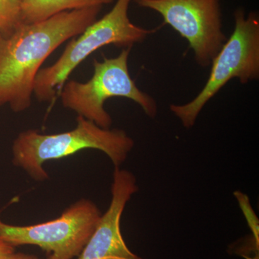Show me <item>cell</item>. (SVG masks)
Returning a JSON list of instances; mask_svg holds the SVG:
<instances>
[{
	"instance_id": "9",
	"label": "cell",
	"mask_w": 259,
	"mask_h": 259,
	"mask_svg": "<svg viewBox=\"0 0 259 259\" xmlns=\"http://www.w3.org/2000/svg\"><path fill=\"white\" fill-rule=\"evenodd\" d=\"M113 0H24L22 21L30 24L42 21L54 15L84 8L110 4Z\"/></svg>"
},
{
	"instance_id": "12",
	"label": "cell",
	"mask_w": 259,
	"mask_h": 259,
	"mask_svg": "<svg viewBox=\"0 0 259 259\" xmlns=\"http://www.w3.org/2000/svg\"><path fill=\"white\" fill-rule=\"evenodd\" d=\"M6 259H41L36 255L32 254H28L25 253H13V254L10 255Z\"/></svg>"
},
{
	"instance_id": "1",
	"label": "cell",
	"mask_w": 259,
	"mask_h": 259,
	"mask_svg": "<svg viewBox=\"0 0 259 259\" xmlns=\"http://www.w3.org/2000/svg\"><path fill=\"white\" fill-rule=\"evenodd\" d=\"M102 9L63 12L37 23L22 24L9 37L0 35V107L9 105L17 113L28 110L44 61L95 23Z\"/></svg>"
},
{
	"instance_id": "2",
	"label": "cell",
	"mask_w": 259,
	"mask_h": 259,
	"mask_svg": "<svg viewBox=\"0 0 259 259\" xmlns=\"http://www.w3.org/2000/svg\"><path fill=\"white\" fill-rule=\"evenodd\" d=\"M135 146L132 138L123 130L103 128L81 116L71 131L56 134H42L35 130L20 133L12 146L13 163L37 182L49 179L44 165L47 161L72 156L79 151H102L120 167Z\"/></svg>"
},
{
	"instance_id": "5",
	"label": "cell",
	"mask_w": 259,
	"mask_h": 259,
	"mask_svg": "<svg viewBox=\"0 0 259 259\" xmlns=\"http://www.w3.org/2000/svg\"><path fill=\"white\" fill-rule=\"evenodd\" d=\"M234 29L211 62L207 82L192 101L170 105L174 114L185 128L193 127L197 117L209 100L231 80L241 83L259 79V15L246 14L243 8L234 12Z\"/></svg>"
},
{
	"instance_id": "6",
	"label": "cell",
	"mask_w": 259,
	"mask_h": 259,
	"mask_svg": "<svg viewBox=\"0 0 259 259\" xmlns=\"http://www.w3.org/2000/svg\"><path fill=\"white\" fill-rule=\"evenodd\" d=\"M102 213L97 204L81 199L65 209L60 217L31 226L7 224L0 219V239L16 248L36 245L47 259L77 258L96 229Z\"/></svg>"
},
{
	"instance_id": "4",
	"label": "cell",
	"mask_w": 259,
	"mask_h": 259,
	"mask_svg": "<svg viewBox=\"0 0 259 259\" xmlns=\"http://www.w3.org/2000/svg\"><path fill=\"white\" fill-rule=\"evenodd\" d=\"M131 49H122L115 57L94 59L93 75L86 82L66 81L58 95L63 107L100 127L111 128L112 118L104 105L109 99L122 97L136 102L148 117L154 118L158 114L157 102L141 91L130 74Z\"/></svg>"
},
{
	"instance_id": "11",
	"label": "cell",
	"mask_w": 259,
	"mask_h": 259,
	"mask_svg": "<svg viewBox=\"0 0 259 259\" xmlns=\"http://www.w3.org/2000/svg\"><path fill=\"white\" fill-rule=\"evenodd\" d=\"M15 252V247L0 239V259H6Z\"/></svg>"
},
{
	"instance_id": "3",
	"label": "cell",
	"mask_w": 259,
	"mask_h": 259,
	"mask_svg": "<svg viewBox=\"0 0 259 259\" xmlns=\"http://www.w3.org/2000/svg\"><path fill=\"white\" fill-rule=\"evenodd\" d=\"M131 1L117 0L109 13L71 39L54 64L39 71L34 86V96L39 102L53 101L70 74L95 51L110 45L133 48L161 28H144L133 23L128 15Z\"/></svg>"
},
{
	"instance_id": "8",
	"label": "cell",
	"mask_w": 259,
	"mask_h": 259,
	"mask_svg": "<svg viewBox=\"0 0 259 259\" xmlns=\"http://www.w3.org/2000/svg\"><path fill=\"white\" fill-rule=\"evenodd\" d=\"M138 190L134 174L115 167L110 206L102 214L93 236L76 259H144L129 249L120 230L122 212Z\"/></svg>"
},
{
	"instance_id": "10",
	"label": "cell",
	"mask_w": 259,
	"mask_h": 259,
	"mask_svg": "<svg viewBox=\"0 0 259 259\" xmlns=\"http://www.w3.org/2000/svg\"><path fill=\"white\" fill-rule=\"evenodd\" d=\"M24 0H0V35L8 37L23 24Z\"/></svg>"
},
{
	"instance_id": "7",
	"label": "cell",
	"mask_w": 259,
	"mask_h": 259,
	"mask_svg": "<svg viewBox=\"0 0 259 259\" xmlns=\"http://www.w3.org/2000/svg\"><path fill=\"white\" fill-rule=\"evenodd\" d=\"M158 13L188 42L199 66L208 67L227 37L223 32L221 0H134Z\"/></svg>"
}]
</instances>
